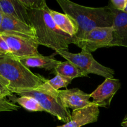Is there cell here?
Masks as SVG:
<instances>
[{
    "label": "cell",
    "instance_id": "6da1fadb",
    "mask_svg": "<svg viewBox=\"0 0 127 127\" xmlns=\"http://www.w3.org/2000/svg\"><path fill=\"white\" fill-rule=\"evenodd\" d=\"M30 25L33 27L38 45L48 47L55 52L67 50L73 43V38L61 31L53 22L46 2L40 7L27 9Z\"/></svg>",
    "mask_w": 127,
    "mask_h": 127
},
{
    "label": "cell",
    "instance_id": "7a4b0ae2",
    "mask_svg": "<svg viewBox=\"0 0 127 127\" xmlns=\"http://www.w3.org/2000/svg\"><path fill=\"white\" fill-rule=\"evenodd\" d=\"M64 14L71 17L78 25V33L73 38V44L80 40L87 33L97 27H110L113 26V16L109 6L91 7L69 0H57Z\"/></svg>",
    "mask_w": 127,
    "mask_h": 127
},
{
    "label": "cell",
    "instance_id": "3957f363",
    "mask_svg": "<svg viewBox=\"0 0 127 127\" xmlns=\"http://www.w3.org/2000/svg\"><path fill=\"white\" fill-rule=\"evenodd\" d=\"M0 77L7 83L11 93L37 89L47 79L32 73L14 57H0Z\"/></svg>",
    "mask_w": 127,
    "mask_h": 127
},
{
    "label": "cell",
    "instance_id": "277c9868",
    "mask_svg": "<svg viewBox=\"0 0 127 127\" xmlns=\"http://www.w3.org/2000/svg\"><path fill=\"white\" fill-rule=\"evenodd\" d=\"M56 53L75 64L88 76L89 74L100 76L105 79L114 78V69L102 65L97 62L90 52L82 50L80 53H72L67 50H58Z\"/></svg>",
    "mask_w": 127,
    "mask_h": 127
},
{
    "label": "cell",
    "instance_id": "5b68a950",
    "mask_svg": "<svg viewBox=\"0 0 127 127\" xmlns=\"http://www.w3.org/2000/svg\"><path fill=\"white\" fill-rule=\"evenodd\" d=\"M20 96L30 97L35 99L45 111L56 117L63 122L68 123L71 119V114L68 109L62 104L58 97L43 92L38 89L26 90L17 93Z\"/></svg>",
    "mask_w": 127,
    "mask_h": 127
},
{
    "label": "cell",
    "instance_id": "8992f818",
    "mask_svg": "<svg viewBox=\"0 0 127 127\" xmlns=\"http://www.w3.org/2000/svg\"><path fill=\"white\" fill-rule=\"evenodd\" d=\"M113 40V28L97 27L87 33L76 45L90 53L104 47H110Z\"/></svg>",
    "mask_w": 127,
    "mask_h": 127
},
{
    "label": "cell",
    "instance_id": "52a82bcc",
    "mask_svg": "<svg viewBox=\"0 0 127 127\" xmlns=\"http://www.w3.org/2000/svg\"><path fill=\"white\" fill-rule=\"evenodd\" d=\"M1 35L9 47L12 56L17 59L42 55L38 51L39 45L37 42L10 35Z\"/></svg>",
    "mask_w": 127,
    "mask_h": 127
},
{
    "label": "cell",
    "instance_id": "ba28073f",
    "mask_svg": "<svg viewBox=\"0 0 127 127\" xmlns=\"http://www.w3.org/2000/svg\"><path fill=\"white\" fill-rule=\"evenodd\" d=\"M120 87L121 83L119 79L107 78L90 94L91 98L93 100V103L99 107L109 108L113 97Z\"/></svg>",
    "mask_w": 127,
    "mask_h": 127
},
{
    "label": "cell",
    "instance_id": "9c48e42d",
    "mask_svg": "<svg viewBox=\"0 0 127 127\" xmlns=\"http://www.w3.org/2000/svg\"><path fill=\"white\" fill-rule=\"evenodd\" d=\"M0 34L17 36L37 42L35 32L32 26L6 15L4 16L0 27Z\"/></svg>",
    "mask_w": 127,
    "mask_h": 127
},
{
    "label": "cell",
    "instance_id": "30bf717a",
    "mask_svg": "<svg viewBox=\"0 0 127 127\" xmlns=\"http://www.w3.org/2000/svg\"><path fill=\"white\" fill-rule=\"evenodd\" d=\"M58 98L66 109L73 110L82 109L92 104L90 94L84 93L78 88L60 90Z\"/></svg>",
    "mask_w": 127,
    "mask_h": 127
},
{
    "label": "cell",
    "instance_id": "8fae6325",
    "mask_svg": "<svg viewBox=\"0 0 127 127\" xmlns=\"http://www.w3.org/2000/svg\"><path fill=\"white\" fill-rule=\"evenodd\" d=\"M99 113V106L92 102V104L85 107L73 110L70 121L57 127H81L95 123L98 120Z\"/></svg>",
    "mask_w": 127,
    "mask_h": 127
},
{
    "label": "cell",
    "instance_id": "7c38bea8",
    "mask_svg": "<svg viewBox=\"0 0 127 127\" xmlns=\"http://www.w3.org/2000/svg\"><path fill=\"white\" fill-rule=\"evenodd\" d=\"M109 8L113 16V40L111 47L127 48V13Z\"/></svg>",
    "mask_w": 127,
    "mask_h": 127
},
{
    "label": "cell",
    "instance_id": "4fadbf2b",
    "mask_svg": "<svg viewBox=\"0 0 127 127\" xmlns=\"http://www.w3.org/2000/svg\"><path fill=\"white\" fill-rule=\"evenodd\" d=\"M0 7L4 15L12 17L30 25L27 9L20 0H0Z\"/></svg>",
    "mask_w": 127,
    "mask_h": 127
},
{
    "label": "cell",
    "instance_id": "5bb4252c",
    "mask_svg": "<svg viewBox=\"0 0 127 127\" xmlns=\"http://www.w3.org/2000/svg\"><path fill=\"white\" fill-rule=\"evenodd\" d=\"M50 14L56 26L66 34L74 37L78 33V28L76 21L66 14H62L49 8Z\"/></svg>",
    "mask_w": 127,
    "mask_h": 127
},
{
    "label": "cell",
    "instance_id": "9a60e30c",
    "mask_svg": "<svg viewBox=\"0 0 127 127\" xmlns=\"http://www.w3.org/2000/svg\"><path fill=\"white\" fill-rule=\"evenodd\" d=\"M55 54L50 56H38V57H27L18 59L26 67L40 68L45 70H54L55 68L61 63L54 58Z\"/></svg>",
    "mask_w": 127,
    "mask_h": 127
},
{
    "label": "cell",
    "instance_id": "2e32d148",
    "mask_svg": "<svg viewBox=\"0 0 127 127\" xmlns=\"http://www.w3.org/2000/svg\"><path fill=\"white\" fill-rule=\"evenodd\" d=\"M72 80L57 74L55 77L50 80H47L45 83L38 87L37 89L43 92L58 97V91L60 88H66Z\"/></svg>",
    "mask_w": 127,
    "mask_h": 127
},
{
    "label": "cell",
    "instance_id": "e0dca14e",
    "mask_svg": "<svg viewBox=\"0 0 127 127\" xmlns=\"http://www.w3.org/2000/svg\"><path fill=\"white\" fill-rule=\"evenodd\" d=\"M57 74L64 78L73 80L79 77H87L88 76L75 64L68 61L61 62L54 69Z\"/></svg>",
    "mask_w": 127,
    "mask_h": 127
},
{
    "label": "cell",
    "instance_id": "ac0fdd59",
    "mask_svg": "<svg viewBox=\"0 0 127 127\" xmlns=\"http://www.w3.org/2000/svg\"><path fill=\"white\" fill-rule=\"evenodd\" d=\"M9 100L13 103H17L20 106L24 108L26 110L32 112H43L45 111L39 104V103L35 100L30 97L21 96L16 97L15 96H9Z\"/></svg>",
    "mask_w": 127,
    "mask_h": 127
},
{
    "label": "cell",
    "instance_id": "d6986e66",
    "mask_svg": "<svg viewBox=\"0 0 127 127\" xmlns=\"http://www.w3.org/2000/svg\"><path fill=\"white\" fill-rule=\"evenodd\" d=\"M19 105L11 102L6 99V97H0V112H1L17 111L19 109Z\"/></svg>",
    "mask_w": 127,
    "mask_h": 127
},
{
    "label": "cell",
    "instance_id": "ffe728a7",
    "mask_svg": "<svg viewBox=\"0 0 127 127\" xmlns=\"http://www.w3.org/2000/svg\"><path fill=\"white\" fill-rule=\"evenodd\" d=\"M13 57L7 43L0 34V57Z\"/></svg>",
    "mask_w": 127,
    "mask_h": 127
},
{
    "label": "cell",
    "instance_id": "44dd1931",
    "mask_svg": "<svg viewBox=\"0 0 127 127\" xmlns=\"http://www.w3.org/2000/svg\"><path fill=\"white\" fill-rule=\"evenodd\" d=\"M127 4V0H111L107 6L109 7L120 11H124Z\"/></svg>",
    "mask_w": 127,
    "mask_h": 127
},
{
    "label": "cell",
    "instance_id": "7402d4cb",
    "mask_svg": "<svg viewBox=\"0 0 127 127\" xmlns=\"http://www.w3.org/2000/svg\"><path fill=\"white\" fill-rule=\"evenodd\" d=\"M0 92L12 95V93L7 89V83L1 77H0Z\"/></svg>",
    "mask_w": 127,
    "mask_h": 127
},
{
    "label": "cell",
    "instance_id": "603a6c76",
    "mask_svg": "<svg viewBox=\"0 0 127 127\" xmlns=\"http://www.w3.org/2000/svg\"><path fill=\"white\" fill-rule=\"evenodd\" d=\"M121 126L122 127H127V114L123 119L121 123Z\"/></svg>",
    "mask_w": 127,
    "mask_h": 127
},
{
    "label": "cell",
    "instance_id": "cb8c5ba5",
    "mask_svg": "<svg viewBox=\"0 0 127 127\" xmlns=\"http://www.w3.org/2000/svg\"><path fill=\"white\" fill-rule=\"evenodd\" d=\"M4 14L2 12V10H1V7H0V27H1V24H2V20H3L4 18Z\"/></svg>",
    "mask_w": 127,
    "mask_h": 127
},
{
    "label": "cell",
    "instance_id": "d4e9b609",
    "mask_svg": "<svg viewBox=\"0 0 127 127\" xmlns=\"http://www.w3.org/2000/svg\"><path fill=\"white\" fill-rule=\"evenodd\" d=\"M11 94H7V93H1L0 92V97H7V96H11Z\"/></svg>",
    "mask_w": 127,
    "mask_h": 127
},
{
    "label": "cell",
    "instance_id": "484cf974",
    "mask_svg": "<svg viewBox=\"0 0 127 127\" xmlns=\"http://www.w3.org/2000/svg\"><path fill=\"white\" fill-rule=\"evenodd\" d=\"M124 12H127V4L126 6H125V9H124Z\"/></svg>",
    "mask_w": 127,
    "mask_h": 127
},
{
    "label": "cell",
    "instance_id": "4316f807",
    "mask_svg": "<svg viewBox=\"0 0 127 127\" xmlns=\"http://www.w3.org/2000/svg\"></svg>",
    "mask_w": 127,
    "mask_h": 127
}]
</instances>
